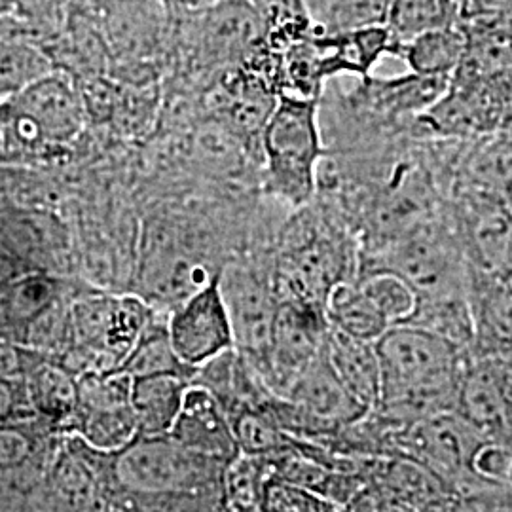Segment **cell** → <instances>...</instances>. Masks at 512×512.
Masks as SVG:
<instances>
[{
	"label": "cell",
	"mask_w": 512,
	"mask_h": 512,
	"mask_svg": "<svg viewBox=\"0 0 512 512\" xmlns=\"http://www.w3.org/2000/svg\"><path fill=\"white\" fill-rule=\"evenodd\" d=\"M211 2H215V0H165V4L175 10H192V8H200V6L211 4Z\"/></svg>",
	"instance_id": "b9f144b4"
},
{
	"label": "cell",
	"mask_w": 512,
	"mask_h": 512,
	"mask_svg": "<svg viewBox=\"0 0 512 512\" xmlns=\"http://www.w3.org/2000/svg\"><path fill=\"white\" fill-rule=\"evenodd\" d=\"M507 484H511V486H512V461H511V467H509V475H507Z\"/></svg>",
	"instance_id": "7bdbcfd3"
},
{
	"label": "cell",
	"mask_w": 512,
	"mask_h": 512,
	"mask_svg": "<svg viewBox=\"0 0 512 512\" xmlns=\"http://www.w3.org/2000/svg\"><path fill=\"white\" fill-rule=\"evenodd\" d=\"M467 48V35L459 21L454 27L425 33L410 40L397 52L410 73L450 78L458 69Z\"/></svg>",
	"instance_id": "f1b7e54d"
},
{
	"label": "cell",
	"mask_w": 512,
	"mask_h": 512,
	"mask_svg": "<svg viewBox=\"0 0 512 512\" xmlns=\"http://www.w3.org/2000/svg\"><path fill=\"white\" fill-rule=\"evenodd\" d=\"M103 44L112 74L147 82L169 65L173 12L165 0H74Z\"/></svg>",
	"instance_id": "52a82bcc"
},
{
	"label": "cell",
	"mask_w": 512,
	"mask_h": 512,
	"mask_svg": "<svg viewBox=\"0 0 512 512\" xmlns=\"http://www.w3.org/2000/svg\"><path fill=\"white\" fill-rule=\"evenodd\" d=\"M59 433L63 435L61 429L40 416L0 423V471L48 469L61 439Z\"/></svg>",
	"instance_id": "484cf974"
},
{
	"label": "cell",
	"mask_w": 512,
	"mask_h": 512,
	"mask_svg": "<svg viewBox=\"0 0 512 512\" xmlns=\"http://www.w3.org/2000/svg\"><path fill=\"white\" fill-rule=\"evenodd\" d=\"M469 300L475 319V342L469 353L509 357L512 281L469 266Z\"/></svg>",
	"instance_id": "44dd1931"
},
{
	"label": "cell",
	"mask_w": 512,
	"mask_h": 512,
	"mask_svg": "<svg viewBox=\"0 0 512 512\" xmlns=\"http://www.w3.org/2000/svg\"><path fill=\"white\" fill-rule=\"evenodd\" d=\"M456 192L486 194L512 202V128L463 143L450 196Z\"/></svg>",
	"instance_id": "ffe728a7"
},
{
	"label": "cell",
	"mask_w": 512,
	"mask_h": 512,
	"mask_svg": "<svg viewBox=\"0 0 512 512\" xmlns=\"http://www.w3.org/2000/svg\"><path fill=\"white\" fill-rule=\"evenodd\" d=\"M325 315L332 329L366 342H376L391 327L357 281H342L332 287Z\"/></svg>",
	"instance_id": "83f0119b"
},
{
	"label": "cell",
	"mask_w": 512,
	"mask_h": 512,
	"mask_svg": "<svg viewBox=\"0 0 512 512\" xmlns=\"http://www.w3.org/2000/svg\"><path fill=\"white\" fill-rule=\"evenodd\" d=\"M167 332L177 357L196 372L236 346L230 313L220 289V270L171 308Z\"/></svg>",
	"instance_id": "9a60e30c"
},
{
	"label": "cell",
	"mask_w": 512,
	"mask_h": 512,
	"mask_svg": "<svg viewBox=\"0 0 512 512\" xmlns=\"http://www.w3.org/2000/svg\"><path fill=\"white\" fill-rule=\"evenodd\" d=\"M380 361V399L370 416L397 431L437 412L456 410L469 351L414 325H391L374 342Z\"/></svg>",
	"instance_id": "6da1fadb"
},
{
	"label": "cell",
	"mask_w": 512,
	"mask_h": 512,
	"mask_svg": "<svg viewBox=\"0 0 512 512\" xmlns=\"http://www.w3.org/2000/svg\"><path fill=\"white\" fill-rule=\"evenodd\" d=\"M224 465L202 458L171 435H137L114 452L116 511L222 509Z\"/></svg>",
	"instance_id": "7a4b0ae2"
},
{
	"label": "cell",
	"mask_w": 512,
	"mask_h": 512,
	"mask_svg": "<svg viewBox=\"0 0 512 512\" xmlns=\"http://www.w3.org/2000/svg\"><path fill=\"white\" fill-rule=\"evenodd\" d=\"M511 461V444L486 440L476 450L475 458H473V471H475L476 476H480L488 482L507 484Z\"/></svg>",
	"instance_id": "74e56055"
},
{
	"label": "cell",
	"mask_w": 512,
	"mask_h": 512,
	"mask_svg": "<svg viewBox=\"0 0 512 512\" xmlns=\"http://www.w3.org/2000/svg\"><path fill=\"white\" fill-rule=\"evenodd\" d=\"M78 395L63 433H73L97 450L116 452L139 435L129 401L131 378L112 370H84L76 376Z\"/></svg>",
	"instance_id": "5bb4252c"
},
{
	"label": "cell",
	"mask_w": 512,
	"mask_h": 512,
	"mask_svg": "<svg viewBox=\"0 0 512 512\" xmlns=\"http://www.w3.org/2000/svg\"><path fill=\"white\" fill-rule=\"evenodd\" d=\"M88 112L78 82L59 69L40 74L0 103V152L54 156L84 133Z\"/></svg>",
	"instance_id": "277c9868"
},
{
	"label": "cell",
	"mask_w": 512,
	"mask_h": 512,
	"mask_svg": "<svg viewBox=\"0 0 512 512\" xmlns=\"http://www.w3.org/2000/svg\"><path fill=\"white\" fill-rule=\"evenodd\" d=\"M459 21L456 0H391L384 19L391 40V55L395 57L410 40L454 27Z\"/></svg>",
	"instance_id": "4316f807"
},
{
	"label": "cell",
	"mask_w": 512,
	"mask_h": 512,
	"mask_svg": "<svg viewBox=\"0 0 512 512\" xmlns=\"http://www.w3.org/2000/svg\"><path fill=\"white\" fill-rule=\"evenodd\" d=\"M330 325L325 310L310 304L279 300L264 366V382L285 397L302 370L325 348Z\"/></svg>",
	"instance_id": "e0dca14e"
},
{
	"label": "cell",
	"mask_w": 512,
	"mask_h": 512,
	"mask_svg": "<svg viewBox=\"0 0 512 512\" xmlns=\"http://www.w3.org/2000/svg\"><path fill=\"white\" fill-rule=\"evenodd\" d=\"M461 21L497 18L512 12V0H456Z\"/></svg>",
	"instance_id": "60d3db41"
},
{
	"label": "cell",
	"mask_w": 512,
	"mask_h": 512,
	"mask_svg": "<svg viewBox=\"0 0 512 512\" xmlns=\"http://www.w3.org/2000/svg\"><path fill=\"white\" fill-rule=\"evenodd\" d=\"M370 272H391L403 277L416 296L467 285L469 262L450 205L437 217L384 247L365 253L359 251L357 277Z\"/></svg>",
	"instance_id": "ba28073f"
},
{
	"label": "cell",
	"mask_w": 512,
	"mask_h": 512,
	"mask_svg": "<svg viewBox=\"0 0 512 512\" xmlns=\"http://www.w3.org/2000/svg\"><path fill=\"white\" fill-rule=\"evenodd\" d=\"M325 156L321 99L279 95L260 137L266 192L293 209L308 205L317 194Z\"/></svg>",
	"instance_id": "8992f818"
},
{
	"label": "cell",
	"mask_w": 512,
	"mask_h": 512,
	"mask_svg": "<svg viewBox=\"0 0 512 512\" xmlns=\"http://www.w3.org/2000/svg\"><path fill=\"white\" fill-rule=\"evenodd\" d=\"M154 310L137 296L80 293L71 302L69 349L61 361H69L76 374L84 370H114L147 329Z\"/></svg>",
	"instance_id": "9c48e42d"
},
{
	"label": "cell",
	"mask_w": 512,
	"mask_h": 512,
	"mask_svg": "<svg viewBox=\"0 0 512 512\" xmlns=\"http://www.w3.org/2000/svg\"><path fill=\"white\" fill-rule=\"evenodd\" d=\"M262 511L336 512L340 511V507L310 488H304L272 473L264 488Z\"/></svg>",
	"instance_id": "8d00e7d4"
},
{
	"label": "cell",
	"mask_w": 512,
	"mask_h": 512,
	"mask_svg": "<svg viewBox=\"0 0 512 512\" xmlns=\"http://www.w3.org/2000/svg\"><path fill=\"white\" fill-rule=\"evenodd\" d=\"M421 135L467 141L512 128V78L454 73L439 99L416 120Z\"/></svg>",
	"instance_id": "7c38bea8"
},
{
	"label": "cell",
	"mask_w": 512,
	"mask_h": 512,
	"mask_svg": "<svg viewBox=\"0 0 512 512\" xmlns=\"http://www.w3.org/2000/svg\"><path fill=\"white\" fill-rule=\"evenodd\" d=\"M270 403L264 408L241 410L230 418L241 454L270 458L291 450L296 444L293 435H289L275 420L270 412Z\"/></svg>",
	"instance_id": "1f68e13d"
},
{
	"label": "cell",
	"mask_w": 512,
	"mask_h": 512,
	"mask_svg": "<svg viewBox=\"0 0 512 512\" xmlns=\"http://www.w3.org/2000/svg\"><path fill=\"white\" fill-rule=\"evenodd\" d=\"M74 294L69 281L54 275L21 274L0 281V338L63 357Z\"/></svg>",
	"instance_id": "30bf717a"
},
{
	"label": "cell",
	"mask_w": 512,
	"mask_h": 512,
	"mask_svg": "<svg viewBox=\"0 0 512 512\" xmlns=\"http://www.w3.org/2000/svg\"><path fill=\"white\" fill-rule=\"evenodd\" d=\"M382 311L389 325H399L416 306V293L403 277L391 272H370L355 279Z\"/></svg>",
	"instance_id": "d590c367"
},
{
	"label": "cell",
	"mask_w": 512,
	"mask_h": 512,
	"mask_svg": "<svg viewBox=\"0 0 512 512\" xmlns=\"http://www.w3.org/2000/svg\"><path fill=\"white\" fill-rule=\"evenodd\" d=\"M456 412L486 440L512 446V361L473 355L463 368Z\"/></svg>",
	"instance_id": "2e32d148"
},
{
	"label": "cell",
	"mask_w": 512,
	"mask_h": 512,
	"mask_svg": "<svg viewBox=\"0 0 512 512\" xmlns=\"http://www.w3.org/2000/svg\"><path fill=\"white\" fill-rule=\"evenodd\" d=\"M482 442L486 439L469 421L456 410H446L385 433L384 456L420 461L444 478L456 494L459 486L475 478L473 458Z\"/></svg>",
	"instance_id": "4fadbf2b"
},
{
	"label": "cell",
	"mask_w": 512,
	"mask_h": 512,
	"mask_svg": "<svg viewBox=\"0 0 512 512\" xmlns=\"http://www.w3.org/2000/svg\"><path fill=\"white\" fill-rule=\"evenodd\" d=\"M275 262L277 300L310 304L325 310L334 285L355 281L359 270V239L348 222L332 215L330 205L294 209Z\"/></svg>",
	"instance_id": "3957f363"
},
{
	"label": "cell",
	"mask_w": 512,
	"mask_h": 512,
	"mask_svg": "<svg viewBox=\"0 0 512 512\" xmlns=\"http://www.w3.org/2000/svg\"><path fill=\"white\" fill-rule=\"evenodd\" d=\"M76 372L59 357L42 353L23 374L27 395L35 414L65 431L78 395Z\"/></svg>",
	"instance_id": "d4e9b609"
},
{
	"label": "cell",
	"mask_w": 512,
	"mask_h": 512,
	"mask_svg": "<svg viewBox=\"0 0 512 512\" xmlns=\"http://www.w3.org/2000/svg\"><path fill=\"white\" fill-rule=\"evenodd\" d=\"M118 495L114 452L97 450L73 433H63L35 503L55 511H112Z\"/></svg>",
	"instance_id": "8fae6325"
},
{
	"label": "cell",
	"mask_w": 512,
	"mask_h": 512,
	"mask_svg": "<svg viewBox=\"0 0 512 512\" xmlns=\"http://www.w3.org/2000/svg\"><path fill=\"white\" fill-rule=\"evenodd\" d=\"M167 435L190 452L224 467L241 454L228 414L217 397L196 382L188 385L181 412Z\"/></svg>",
	"instance_id": "d6986e66"
},
{
	"label": "cell",
	"mask_w": 512,
	"mask_h": 512,
	"mask_svg": "<svg viewBox=\"0 0 512 512\" xmlns=\"http://www.w3.org/2000/svg\"><path fill=\"white\" fill-rule=\"evenodd\" d=\"M403 323L433 332L459 348L471 351L475 342V319L469 300V281L467 285L418 294L414 310Z\"/></svg>",
	"instance_id": "7402d4cb"
},
{
	"label": "cell",
	"mask_w": 512,
	"mask_h": 512,
	"mask_svg": "<svg viewBox=\"0 0 512 512\" xmlns=\"http://www.w3.org/2000/svg\"><path fill=\"white\" fill-rule=\"evenodd\" d=\"M52 69L48 55L35 42L0 37V103Z\"/></svg>",
	"instance_id": "d6a6232c"
},
{
	"label": "cell",
	"mask_w": 512,
	"mask_h": 512,
	"mask_svg": "<svg viewBox=\"0 0 512 512\" xmlns=\"http://www.w3.org/2000/svg\"><path fill=\"white\" fill-rule=\"evenodd\" d=\"M220 289L232 321L234 348L262 376L279 304L272 279H262L247 268L228 266L220 270Z\"/></svg>",
	"instance_id": "ac0fdd59"
},
{
	"label": "cell",
	"mask_w": 512,
	"mask_h": 512,
	"mask_svg": "<svg viewBox=\"0 0 512 512\" xmlns=\"http://www.w3.org/2000/svg\"><path fill=\"white\" fill-rule=\"evenodd\" d=\"M311 21L323 31H346L384 23L391 0H306Z\"/></svg>",
	"instance_id": "836d02e7"
},
{
	"label": "cell",
	"mask_w": 512,
	"mask_h": 512,
	"mask_svg": "<svg viewBox=\"0 0 512 512\" xmlns=\"http://www.w3.org/2000/svg\"><path fill=\"white\" fill-rule=\"evenodd\" d=\"M272 475L266 456L239 454L222 475V511H262L264 488Z\"/></svg>",
	"instance_id": "4dcf8cb0"
},
{
	"label": "cell",
	"mask_w": 512,
	"mask_h": 512,
	"mask_svg": "<svg viewBox=\"0 0 512 512\" xmlns=\"http://www.w3.org/2000/svg\"><path fill=\"white\" fill-rule=\"evenodd\" d=\"M173 12L169 63L194 73H220L245 65L268 48L264 19L251 0H215Z\"/></svg>",
	"instance_id": "5b68a950"
},
{
	"label": "cell",
	"mask_w": 512,
	"mask_h": 512,
	"mask_svg": "<svg viewBox=\"0 0 512 512\" xmlns=\"http://www.w3.org/2000/svg\"><path fill=\"white\" fill-rule=\"evenodd\" d=\"M264 19L268 40L275 50H283L296 38L313 29L306 0H251Z\"/></svg>",
	"instance_id": "e575fe53"
},
{
	"label": "cell",
	"mask_w": 512,
	"mask_h": 512,
	"mask_svg": "<svg viewBox=\"0 0 512 512\" xmlns=\"http://www.w3.org/2000/svg\"><path fill=\"white\" fill-rule=\"evenodd\" d=\"M40 355L42 351L23 348L0 338V376H23Z\"/></svg>",
	"instance_id": "ab89813d"
},
{
	"label": "cell",
	"mask_w": 512,
	"mask_h": 512,
	"mask_svg": "<svg viewBox=\"0 0 512 512\" xmlns=\"http://www.w3.org/2000/svg\"><path fill=\"white\" fill-rule=\"evenodd\" d=\"M325 355L349 393L370 412L380 399V361L374 342H366L330 327Z\"/></svg>",
	"instance_id": "603a6c76"
},
{
	"label": "cell",
	"mask_w": 512,
	"mask_h": 512,
	"mask_svg": "<svg viewBox=\"0 0 512 512\" xmlns=\"http://www.w3.org/2000/svg\"><path fill=\"white\" fill-rule=\"evenodd\" d=\"M190 378L181 374H152L131 378L129 401L137 431L145 437L167 435L177 420Z\"/></svg>",
	"instance_id": "cb8c5ba5"
},
{
	"label": "cell",
	"mask_w": 512,
	"mask_h": 512,
	"mask_svg": "<svg viewBox=\"0 0 512 512\" xmlns=\"http://www.w3.org/2000/svg\"><path fill=\"white\" fill-rule=\"evenodd\" d=\"M112 372L128 374L129 378L152 376V374H181L194 380L196 370L184 365L171 346L167 321L158 323L156 313L148 321L147 329L139 336L137 344L131 348L126 359Z\"/></svg>",
	"instance_id": "f546056e"
},
{
	"label": "cell",
	"mask_w": 512,
	"mask_h": 512,
	"mask_svg": "<svg viewBox=\"0 0 512 512\" xmlns=\"http://www.w3.org/2000/svg\"><path fill=\"white\" fill-rule=\"evenodd\" d=\"M23 376H0V423L35 418Z\"/></svg>",
	"instance_id": "f35d334b"
}]
</instances>
